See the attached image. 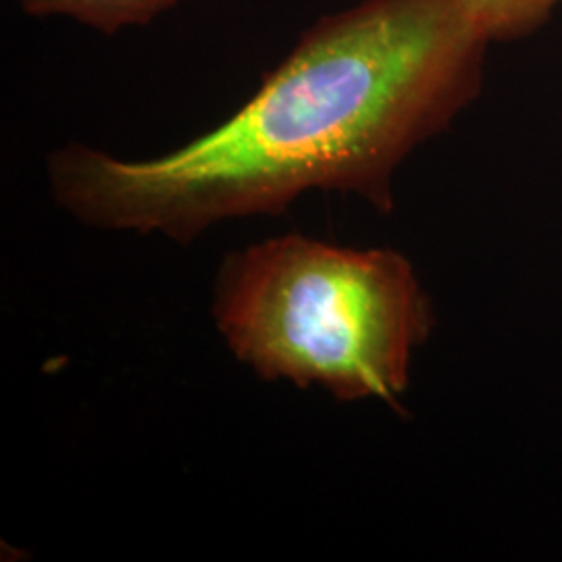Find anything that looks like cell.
<instances>
[{
    "label": "cell",
    "mask_w": 562,
    "mask_h": 562,
    "mask_svg": "<svg viewBox=\"0 0 562 562\" xmlns=\"http://www.w3.org/2000/svg\"><path fill=\"white\" fill-rule=\"evenodd\" d=\"M490 44L462 0H362L308 27L234 115L171 153L55 150L53 201L81 225L178 244L313 190L390 215L402 162L480 99Z\"/></svg>",
    "instance_id": "cell-1"
},
{
    "label": "cell",
    "mask_w": 562,
    "mask_h": 562,
    "mask_svg": "<svg viewBox=\"0 0 562 562\" xmlns=\"http://www.w3.org/2000/svg\"><path fill=\"white\" fill-rule=\"evenodd\" d=\"M211 315L227 350L265 382L387 406L406 394L415 355L436 327L408 257L302 234L223 257Z\"/></svg>",
    "instance_id": "cell-2"
},
{
    "label": "cell",
    "mask_w": 562,
    "mask_h": 562,
    "mask_svg": "<svg viewBox=\"0 0 562 562\" xmlns=\"http://www.w3.org/2000/svg\"><path fill=\"white\" fill-rule=\"evenodd\" d=\"M178 2L180 0H20V7L27 18H65L104 36H115L123 27L157 20Z\"/></svg>",
    "instance_id": "cell-3"
},
{
    "label": "cell",
    "mask_w": 562,
    "mask_h": 562,
    "mask_svg": "<svg viewBox=\"0 0 562 562\" xmlns=\"http://www.w3.org/2000/svg\"><path fill=\"white\" fill-rule=\"evenodd\" d=\"M490 42L527 38L543 27L562 0H462Z\"/></svg>",
    "instance_id": "cell-4"
}]
</instances>
